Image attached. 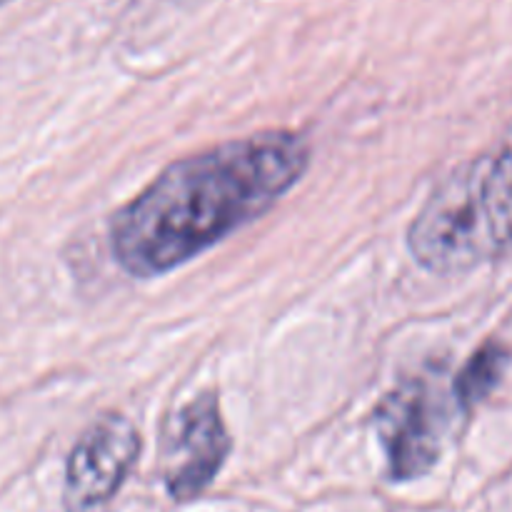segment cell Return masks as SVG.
I'll return each mask as SVG.
<instances>
[{
	"label": "cell",
	"mask_w": 512,
	"mask_h": 512,
	"mask_svg": "<svg viewBox=\"0 0 512 512\" xmlns=\"http://www.w3.org/2000/svg\"><path fill=\"white\" fill-rule=\"evenodd\" d=\"M310 158L303 135L268 130L175 160L110 218L115 263L138 280L183 268L268 213Z\"/></svg>",
	"instance_id": "6da1fadb"
},
{
	"label": "cell",
	"mask_w": 512,
	"mask_h": 512,
	"mask_svg": "<svg viewBox=\"0 0 512 512\" xmlns=\"http://www.w3.org/2000/svg\"><path fill=\"white\" fill-rule=\"evenodd\" d=\"M405 243L433 275L470 273L512 255V123L493 148L440 180Z\"/></svg>",
	"instance_id": "7a4b0ae2"
},
{
	"label": "cell",
	"mask_w": 512,
	"mask_h": 512,
	"mask_svg": "<svg viewBox=\"0 0 512 512\" xmlns=\"http://www.w3.org/2000/svg\"><path fill=\"white\" fill-rule=\"evenodd\" d=\"M445 415L438 383L423 375L405 378L375 405V438L393 483L425 478L438 465L448 428Z\"/></svg>",
	"instance_id": "3957f363"
},
{
	"label": "cell",
	"mask_w": 512,
	"mask_h": 512,
	"mask_svg": "<svg viewBox=\"0 0 512 512\" xmlns=\"http://www.w3.org/2000/svg\"><path fill=\"white\" fill-rule=\"evenodd\" d=\"M233 438L220 410L218 393L208 390L180 405L165 423L163 483L175 503L200 498L220 475Z\"/></svg>",
	"instance_id": "277c9868"
},
{
	"label": "cell",
	"mask_w": 512,
	"mask_h": 512,
	"mask_svg": "<svg viewBox=\"0 0 512 512\" xmlns=\"http://www.w3.org/2000/svg\"><path fill=\"white\" fill-rule=\"evenodd\" d=\"M140 450L143 438L125 415L108 413L88 425L65 463V510L88 512L108 503L125 485Z\"/></svg>",
	"instance_id": "5b68a950"
},
{
	"label": "cell",
	"mask_w": 512,
	"mask_h": 512,
	"mask_svg": "<svg viewBox=\"0 0 512 512\" xmlns=\"http://www.w3.org/2000/svg\"><path fill=\"white\" fill-rule=\"evenodd\" d=\"M510 365V348L503 340H485L455 375L453 395L463 413H473L503 383Z\"/></svg>",
	"instance_id": "8992f818"
},
{
	"label": "cell",
	"mask_w": 512,
	"mask_h": 512,
	"mask_svg": "<svg viewBox=\"0 0 512 512\" xmlns=\"http://www.w3.org/2000/svg\"><path fill=\"white\" fill-rule=\"evenodd\" d=\"M5 3H10V0H0V8H3V5H5Z\"/></svg>",
	"instance_id": "52a82bcc"
}]
</instances>
